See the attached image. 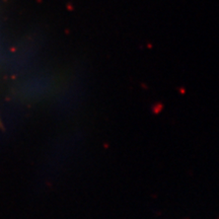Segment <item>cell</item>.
<instances>
[{"instance_id":"6da1fadb","label":"cell","mask_w":219,"mask_h":219,"mask_svg":"<svg viewBox=\"0 0 219 219\" xmlns=\"http://www.w3.org/2000/svg\"><path fill=\"white\" fill-rule=\"evenodd\" d=\"M0 124H1V120H0Z\"/></svg>"}]
</instances>
